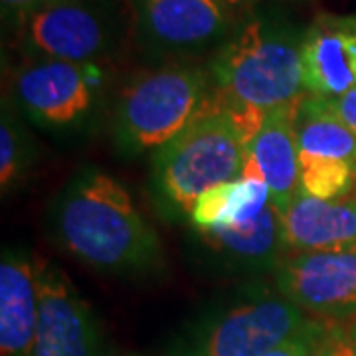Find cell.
Returning <instances> with one entry per match:
<instances>
[{"label": "cell", "mask_w": 356, "mask_h": 356, "mask_svg": "<svg viewBox=\"0 0 356 356\" xmlns=\"http://www.w3.org/2000/svg\"><path fill=\"white\" fill-rule=\"evenodd\" d=\"M281 2H291V4H299V2H309V0H281Z\"/></svg>", "instance_id": "484cf974"}, {"label": "cell", "mask_w": 356, "mask_h": 356, "mask_svg": "<svg viewBox=\"0 0 356 356\" xmlns=\"http://www.w3.org/2000/svg\"><path fill=\"white\" fill-rule=\"evenodd\" d=\"M299 191L321 200L343 198L356 186V166L341 159L299 153Z\"/></svg>", "instance_id": "d6986e66"}, {"label": "cell", "mask_w": 356, "mask_h": 356, "mask_svg": "<svg viewBox=\"0 0 356 356\" xmlns=\"http://www.w3.org/2000/svg\"><path fill=\"white\" fill-rule=\"evenodd\" d=\"M332 321H323V318H311L301 331L291 334L283 343L271 348L264 356H315L317 355L318 343L323 334L327 332Z\"/></svg>", "instance_id": "ffe728a7"}, {"label": "cell", "mask_w": 356, "mask_h": 356, "mask_svg": "<svg viewBox=\"0 0 356 356\" xmlns=\"http://www.w3.org/2000/svg\"><path fill=\"white\" fill-rule=\"evenodd\" d=\"M245 145L228 113L210 95L204 109L153 153L149 194L165 222L191 218L204 192L242 175Z\"/></svg>", "instance_id": "3957f363"}, {"label": "cell", "mask_w": 356, "mask_h": 356, "mask_svg": "<svg viewBox=\"0 0 356 356\" xmlns=\"http://www.w3.org/2000/svg\"><path fill=\"white\" fill-rule=\"evenodd\" d=\"M317 99L327 113H331L344 127L356 133V89L343 95H337V97H317Z\"/></svg>", "instance_id": "7402d4cb"}, {"label": "cell", "mask_w": 356, "mask_h": 356, "mask_svg": "<svg viewBox=\"0 0 356 356\" xmlns=\"http://www.w3.org/2000/svg\"><path fill=\"white\" fill-rule=\"evenodd\" d=\"M273 287L313 318H356V250L289 252Z\"/></svg>", "instance_id": "9c48e42d"}, {"label": "cell", "mask_w": 356, "mask_h": 356, "mask_svg": "<svg viewBox=\"0 0 356 356\" xmlns=\"http://www.w3.org/2000/svg\"><path fill=\"white\" fill-rule=\"evenodd\" d=\"M34 259L40 311L32 356H105L99 318L74 281L48 257Z\"/></svg>", "instance_id": "30bf717a"}, {"label": "cell", "mask_w": 356, "mask_h": 356, "mask_svg": "<svg viewBox=\"0 0 356 356\" xmlns=\"http://www.w3.org/2000/svg\"><path fill=\"white\" fill-rule=\"evenodd\" d=\"M50 2H54V0H0L4 24H8L13 30H16L26 18L38 13L40 8L48 6Z\"/></svg>", "instance_id": "603a6c76"}, {"label": "cell", "mask_w": 356, "mask_h": 356, "mask_svg": "<svg viewBox=\"0 0 356 356\" xmlns=\"http://www.w3.org/2000/svg\"><path fill=\"white\" fill-rule=\"evenodd\" d=\"M24 115L6 95L0 115V188L2 196L18 191L36 161V143L24 125Z\"/></svg>", "instance_id": "ac0fdd59"}, {"label": "cell", "mask_w": 356, "mask_h": 356, "mask_svg": "<svg viewBox=\"0 0 356 356\" xmlns=\"http://www.w3.org/2000/svg\"><path fill=\"white\" fill-rule=\"evenodd\" d=\"M311 318L275 287L250 283L196 318L165 356H264Z\"/></svg>", "instance_id": "52a82bcc"}, {"label": "cell", "mask_w": 356, "mask_h": 356, "mask_svg": "<svg viewBox=\"0 0 356 356\" xmlns=\"http://www.w3.org/2000/svg\"><path fill=\"white\" fill-rule=\"evenodd\" d=\"M348 332H350V337H353V341H355L356 344V318L350 323V325H348Z\"/></svg>", "instance_id": "d4e9b609"}, {"label": "cell", "mask_w": 356, "mask_h": 356, "mask_svg": "<svg viewBox=\"0 0 356 356\" xmlns=\"http://www.w3.org/2000/svg\"><path fill=\"white\" fill-rule=\"evenodd\" d=\"M218 2H222L228 10L236 14V16H248L250 13H254L255 8L259 6V0H218Z\"/></svg>", "instance_id": "cb8c5ba5"}, {"label": "cell", "mask_w": 356, "mask_h": 356, "mask_svg": "<svg viewBox=\"0 0 356 356\" xmlns=\"http://www.w3.org/2000/svg\"><path fill=\"white\" fill-rule=\"evenodd\" d=\"M283 224L289 252L356 250V191L334 200L299 191Z\"/></svg>", "instance_id": "9a60e30c"}, {"label": "cell", "mask_w": 356, "mask_h": 356, "mask_svg": "<svg viewBox=\"0 0 356 356\" xmlns=\"http://www.w3.org/2000/svg\"><path fill=\"white\" fill-rule=\"evenodd\" d=\"M295 135L301 154L341 159L356 166V133L327 113L313 95L297 103Z\"/></svg>", "instance_id": "e0dca14e"}, {"label": "cell", "mask_w": 356, "mask_h": 356, "mask_svg": "<svg viewBox=\"0 0 356 356\" xmlns=\"http://www.w3.org/2000/svg\"><path fill=\"white\" fill-rule=\"evenodd\" d=\"M40 295L36 259L6 248L0 261V353L32 356L38 327Z\"/></svg>", "instance_id": "5bb4252c"}, {"label": "cell", "mask_w": 356, "mask_h": 356, "mask_svg": "<svg viewBox=\"0 0 356 356\" xmlns=\"http://www.w3.org/2000/svg\"><path fill=\"white\" fill-rule=\"evenodd\" d=\"M303 89L337 97L356 89V13H323L305 28L301 46Z\"/></svg>", "instance_id": "8fae6325"}, {"label": "cell", "mask_w": 356, "mask_h": 356, "mask_svg": "<svg viewBox=\"0 0 356 356\" xmlns=\"http://www.w3.org/2000/svg\"><path fill=\"white\" fill-rule=\"evenodd\" d=\"M117 72L109 64L22 58L8 79V99L30 123L54 135L88 131L111 109Z\"/></svg>", "instance_id": "5b68a950"}, {"label": "cell", "mask_w": 356, "mask_h": 356, "mask_svg": "<svg viewBox=\"0 0 356 356\" xmlns=\"http://www.w3.org/2000/svg\"><path fill=\"white\" fill-rule=\"evenodd\" d=\"M50 229L65 254L97 273L143 277L165 261L156 229L127 188L95 166L77 170L51 200Z\"/></svg>", "instance_id": "6da1fadb"}, {"label": "cell", "mask_w": 356, "mask_h": 356, "mask_svg": "<svg viewBox=\"0 0 356 356\" xmlns=\"http://www.w3.org/2000/svg\"><path fill=\"white\" fill-rule=\"evenodd\" d=\"M212 95L208 65L198 62L151 64L117 86L109 109L117 154L135 159L175 139Z\"/></svg>", "instance_id": "277c9868"}, {"label": "cell", "mask_w": 356, "mask_h": 356, "mask_svg": "<svg viewBox=\"0 0 356 356\" xmlns=\"http://www.w3.org/2000/svg\"><path fill=\"white\" fill-rule=\"evenodd\" d=\"M355 191H356V186H355Z\"/></svg>", "instance_id": "4316f807"}, {"label": "cell", "mask_w": 356, "mask_h": 356, "mask_svg": "<svg viewBox=\"0 0 356 356\" xmlns=\"http://www.w3.org/2000/svg\"><path fill=\"white\" fill-rule=\"evenodd\" d=\"M305 28L280 8H255L208 58L214 95L269 113L303 95L301 46Z\"/></svg>", "instance_id": "7a4b0ae2"}, {"label": "cell", "mask_w": 356, "mask_h": 356, "mask_svg": "<svg viewBox=\"0 0 356 356\" xmlns=\"http://www.w3.org/2000/svg\"><path fill=\"white\" fill-rule=\"evenodd\" d=\"M194 236L214 261L232 273H275L289 254L283 214L271 202L250 222L228 228L194 229Z\"/></svg>", "instance_id": "7c38bea8"}, {"label": "cell", "mask_w": 356, "mask_h": 356, "mask_svg": "<svg viewBox=\"0 0 356 356\" xmlns=\"http://www.w3.org/2000/svg\"><path fill=\"white\" fill-rule=\"evenodd\" d=\"M315 356H356V344L348 332V327L332 321L318 343Z\"/></svg>", "instance_id": "44dd1931"}, {"label": "cell", "mask_w": 356, "mask_h": 356, "mask_svg": "<svg viewBox=\"0 0 356 356\" xmlns=\"http://www.w3.org/2000/svg\"><path fill=\"white\" fill-rule=\"evenodd\" d=\"M271 202L266 182L236 178L204 192L192 208L188 224L192 229H212L238 226L254 220Z\"/></svg>", "instance_id": "2e32d148"}, {"label": "cell", "mask_w": 356, "mask_h": 356, "mask_svg": "<svg viewBox=\"0 0 356 356\" xmlns=\"http://www.w3.org/2000/svg\"><path fill=\"white\" fill-rule=\"evenodd\" d=\"M297 103L267 113L264 127L259 129V133L245 149V159L240 175V178L266 182L271 194V204L281 214L287 212L293 198L301 188L299 145L295 135Z\"/></svg>", "instance_id": "4fadbf2b"}, {"label": "cell", "mask_w": 356, "mask_h": 356, "mask_svg": "<svg viewBox=\"0 0 356 356\" xmlns=\"http://www.w3.org/2000/svg\"><path fill=\"white\" fill-rule=\"evenodd\" d=\"M20 58L113 65L133 46L127 0H54L14 30Z\"/></svg>", "instance_id": "8992f818"}, {"label": "cell", "mask_w": 356, "mask_h": 356, "mask_svg": "<svg viewBox=\"0 0 356 356\" xmlns=\"http://www.w3.org/2000/svg\"><path fill=\"white\" fill-rule=\"evenodd\" d=\"M133 46L151 62H198L229 38L240 16L218 0H127Z\"/></svg>", "instance_id": "ba28073f"}]
</instances>
